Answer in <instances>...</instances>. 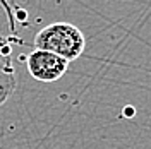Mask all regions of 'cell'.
I'll return each instance as SVG.
<instances>
[{
    "mask_svg": "<svg viewBox=\"0 0 151 149\" xmlns=\"http://www.w3.org/2000/svg\"><path fill=\"white\" fill-rule=\"evenodd\" d=\"M35 47L57 53L67 62H74L84 52L86 38L84 33L70 22H53L36 33Z\"/></svg>",
    "mask_w": 151,
    "mask_h": 149,
    "instance_id": "1",
    "label": "cell"
},
{
    "mask_svg": "<svg viewBox=\"0 0 151 149\" xmlns=\"http://www.w3.org/2000/svg\"><path fill=\"white\" fill-rule=\"evenodd\" d=\"M12 38H5L0 34V98L5 101L10 98V94L16 91L17 79H16V69L12 64Z\"/></svg>",
    "mask_w": 151,
    "mask_h": 149,
    "instance_id": "3",
    "label": "cell"
},
{
    "mask_svg": "<svg viewBox=\"0 0 151 149\" xmlns=\"http://www.w3.org/2000/svg\"><path fill=\"white\" fill-rule=\"evenodd\" d=\"M4 103H5V100H4V98H0V106H2Z\"/></svg>",
    "mask_w": 151,
    "mask_h": 149,
    "instance_id": "4",
    "label": "cell"
},
{
    "mask_svg": "<svg viewBox=\"0 0 151 149\" xmlns=\"http://www.w3.org/2000/svg\"><path fill=\"white\" fill-rule=\"evenodd\" d=\"M26 67L33 79L40 82H55L64 77L69 62L57 53L36 48L26 57Z\"/></svg>",
    "mask_w": 151,
    "mask_h": 149,
    "instance_id": "2",
    "label": "cell"
}]
</instances>
